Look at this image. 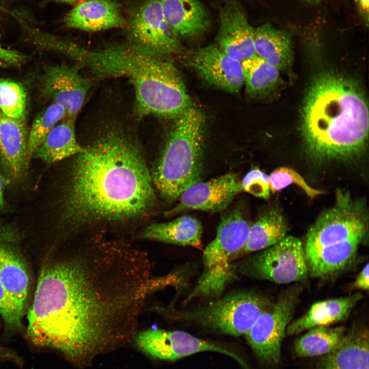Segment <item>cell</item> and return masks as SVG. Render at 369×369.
Returning <instances> with one entry per match:
<instances>
[{
    "mask_svg": "<svg viewBox=\"0 0 369 369\" xmlns=\"http://www.w3.org/2000/svg\"><path fill=\"white\" fill-rule=\"evenodd\" d=\"M368 263L359 272L352 284V288L362 291H368L369 286Z\"/></svg>",
    "mask_w": 369,
    "mask_h": 369,
    "instance_id": "d590c367",
    "label": "cell"
},
{
    "mask_svg": "<svg viewBox=\"0 0 369 369\" xmlns=\"http://www.w3.org/2000/svg\"><path fill=\"white\" fill-rule=\"evenodd\" d=\"M232 266L235 274L278 284L303 282L309 276L303 245L292 235H286L276 244L233 263Z\"/></svg>",
    "mask_w": 369,
    "mask_h": 369,
    "instance_id": "ba28073f",
    "label": "cell"
},
{
    "mask_svg": "<svg viewBox=\"0 0 369 369\" xmlns=\"http://www.w3.org/2000/svg\"><path fill=\"white\" fill-rule=\"evenodd\" d=\"M28 137L25 121L0 111V161L9 180H19L27 173Z\"/></svg>",
    "mask_w": 369,
    "mask_h": 369,
    "instance_id": "e0dca14e",
    "label": "cell"
},
{
    "mask_svg": "<svg viewBox=\"0 0 369 369\" xmlns=\"http://www.w3.org/2000/svg\"><path fill=\"white\" fill-rule=\"evenodd\" d=\"M75 119L66 117L53 127L32 156L50 164L83 152L85 147L78 143L76 137Z\"/></svg>",
    "mask_w": 369,
    "mask_h": 369,
    "instance_id": "484cf974",
    "label": "cell"
},
{
    "mask_svg": "<svg viewBox=\"0 0 369 369\" xmlns=\"http://www.w3.org/2000/svg\"><path fill=\"white\" fill-rule=\"evenodd\" d=\"M76 156L65 199L67 221L127 220L151 210L152 177L138 145L124 130L103 133Z\"/></svg>",
    "mask_w": 369,
    "mask_h": 369,
    "instance_id": "7a4b0ae2",
    "label": "cell"
},
{
    "mask_svg": "<svg viewBox=\"0 0 369 369\" xmlns=\"http://www.w3.org/2000/svg\"><path fill=\"white\" fill-rule=\"evenodd\" d=\"M65 117L66 112L64 108L61 105L55 102L37 114L33 122L28 137L29 159L48 133Z\"/></svg>",
    "mask_w": 369,
    "mask_h": 369,
    "instance_id": "f546056e",
    "label": "cell"
},
{
    "mask_svg": "<svg viewBox=\"0 0 369 369\" xmlns=\"http://www.w3.org/2000/svg\"><path fill=\"white\" fill-rule=\"evenodd\" d=\"M53 2H58V3H66V4H76L79 2H80L81 1H83L84 0H50Z\"/></svg>",
    "mask_w": 369,
    "mask_h": 369,
    "instance_id": "ab89813d",
    "label": "cell"
},
{
    "mask_svg": "<svg viewBox=\"0 0 369 369\" xmlns=\"http://www.w3.org/2000/svg\"><path fill=\"white\" fill-rule=\"evenodd\" d=\"M242 191L240 181L232 173L200 181L184 191L178 198L177 205L166 214L173 215L187 210L221 211Z\"/></svg>",
    "mask_w": 369,
    "mask_h": 369,
    "instance_id": "5bb4252c",
    "label": "cell"
},
{
    "mask_svg": "<svg viewBox=\"0 0 369 369\" xmlns=\"http://www.w3.org/2000/svg\"><path fill=\"white\" fill-rule=\"evenodd\" d=\"M367 218L365 204L348 191L338 190L334 204L325 210L309 229L304 251L364 238Z\"/></svg>",
    "mask_w": 369,
    "mask_h": 369,
    "instance_id": "9c48e42d",
    "label": "cell"
},
{
    "mask_svg": "<svg viewBox=\"0 0 369 369\" xmlns=\"http://www.w3.org/2000/svg\"><path fill=\"white\" fill-rule=\"evenodd\" d=\"M245 90L250 95L259 96L270 92L277 85L279 70L255 55L241 62Z\"/></svg>",
    "mask_w": 369,
    "mask_h": 369,
    "instance_id": "f1b7e54d",
    "label": "cell"
},
{
    "mask_svg": "<svg viewBox=\"0 0 369 369\" xmlns=\"http://www.w3.org/2000/svg\"><path fill=\"white\" fill-rule=\"evenodd\" d=\"M75 59L98 77H124L133 86L138 112L177 117L192 106L175 67L163 57L137 51L128 44L96 50L82 47Z\"/></svg>",
    "mask_w": 369,
    "mask_h": 369,
    "instance_id": "277c9868",
    "label": "cell"
},
{
    "mask_svg": "<svg viewBox=\"0 0 369 369\" xmlns=\"http://www.w3.org/2000/svg\"><path fill=\"white\" fill-rule=\"evenodd\" d=\"M367 329L356 326L345 332L338 346L324 355L318 369H369Z\"/></svg>",
    "mask_w": 369,
    "mask_h": 369,
    "instance_id": "44dd1931",
    "label": "cell"
},
{
    "mask_svg": "<svg viewBox=\"0 0 369 369\" xmlns=\"http://www.w3.org/2000/svg\"><path fill=\"white\" fill-rule=\"evenodd\" d=\"M0 359L20 363V359L15 354L7 348L0 346Z\"/></svg>",
    "mask_w": 369,
    "mask_h": 369,
    "instance_id": "74e56055",
    "label": "cell"
},
{
    "mask_svg": "<svg viewBox=\"0 0 369 369\" xmlns=\"http://www.w3.org/2000/svg\"><path fill=\"white\" fill-rule=\"evenodd\" d=\"M68 28L97 31L125 26L126 20L115 0H87L78 4L65 17Z\"/></svg>",
    "mask_w": 369,
    "mask_h": 369,
    "instance_id": "ac0fdd59",
    "label": "cell"
},
{
    "mask_svg": "<svg viewBox=\"0 0 369 369\" xmlns=\"http://www.w3.org/2000/svg\"><path fill=\"white\" fill-rule=\"evenodd\" d=\"M27 94L20 84L0 79V111L6 116L25 121Z\"/></svg>",
    "mask_w": 369,
    "mask_h": 369,
    "instance_id": "4dcf8cb0",
    "label": "cell"
},
{
    "mask_svg": "<svg viewBox=\"0 0 369 369\" xmlns=\"http://www.w3.org/2000/svg\"><path fill=\"white\" fill-rule=\"evenodd\" d=\"M301 129L311 155L323 161L360 154L368 134L364 92L355 80L331 71L318 74L306 94Z\"/></svg>",
    "mask_w": 369,
    "mask_h": 369,
    "instance_id": "3957f363",
    "label": "cell"
},
{
    "mask_svg": "<svg viewBox=\"0 0 369 369\" xmlns=\"http://www.w3.org/2000/svg\"><path fill=\"white\" fill-rule=\"evenodd\" d=\"M256 55L279 71L291 65L293 51L291 37L283 30L266 23L255 28Z\"/></svg>",
    "mask_w": 369,
    "mask_h": 369,
    "instance_id": "d4e9b609",
    "label": "cell"
},
{
    "mask_svg": "<svg viewBox=\"0 0 369 369\" xmlns=\"http://www.w3.org/2000/svg\"><path fill=\"white\" fill-rule=\"evenodd\" d=\"M126 20L127 44L132 48L161 57L179 49L178 37L167 23L159 0L141 1Z\"/></svg>",
    "mask_w": 369,
    "mask_h": 369,
    "instance_id": "30bf717a",
    "label": "cell"
},
{
    "mask_svg": "<svg viewBox=\"0 0 369 369\" xmlns=\"http://www.w3.org/2000/svg\"><path fill=\"white\" fill-rule=\"evenodd\" d=\"M80 66H49L39 78L42 94L61 105L66 111V117L76 118L91 86L90 81L80 73Z\"/></svg>",
    "mask_w": 369,
    "mask_h": 369,
    "instance_id": "4fadbf2b",
    "label": "cell"
},
{
    "mask_svg": "<svg viewBox=\"0 0 369 369\" xmlns=\"http://www.w3.org/2000/svg\"><path fill=\"white\" fill-rule=\"evenodd\" d=\"M176 118L151 175L157 190L169 201L201 181L202 172L204 115L192 105Z\"/></svg>",
    "mask_w": 369,
    "mask_h": 369,
    "instance_id": "5b68a950",
    "label": "cell"
},
{
    "mask_svg": "<svg viewBox=\"0 0 369 369\" xmlns=\"http://www.w3.org/2000/svg\"><path fill=\"white\" fill-rule=\"evenodd\" d=\"M272 304L257 293L237 292L192 309L172 311L171 315L177 319L239 336L245 335Z\"/></svg>",
    "mask_w": 369,
    "mask_h": 369,
    "instance_id": "52a82bcc",
    "label": "cell"
},
{
    "mask_svg": "<svg viewBox=\"0 0 369 369\" xmlns=\"http://www.w3.org/2000/svg\"><path fill=\"white\" fill-rule=\"evenodd\" d=\"M269 177L270 190L273 193L279 192L292 184L300 187L312 198L324 193L323 191L310 187L298 172L292 169L278 168L274 170Z\"/></svg>",
    "mask_w": 369,
    "mask_h": 369,
    "instance_id": "1f68e13d",
    "label": "cell"
},
{
    "mask_svg": "<svg viewBox=\"0 0 369 369\" xmlns=\"http://www.w3.org/2000/svg\"><path fill=\"white\" fill-rule=\"evenodd\" d=\"M362 297V294L358 292L346 297L317 301L304 315L290 323L286 334L296 335L312 328L344 321Z\"/></svg>",
    "mask_w": 369,
    "mask_h": 369,
    "instance_id": "d6986e66",
    "label": "cell"
},
{
    "mask_svg": "<svg viewBox=\"0 0 369 369\" xmlns=\"http://www.w3.org/2000/svg\"><path fill=\"white\" fill-rule=\"evenodd\" d=\"M287 231L288 226L281 212L276 209H270L250 226L247 242L236 258L276 244L287 235Z\"/></svg>",
    "mask_w": 369,
    "mask_h": 369,
    "instance_id": "4316f807",
    "label": "cell"
},
{
    "mask_svg": "<svg viewBox=\"0 0 369 369\" xmlns=\"http://www.w3.org/2000/svg\"><path fill=\"white\" fill-rule=\"evenodd\" d=\"M300 286H291L258 318L245 335L256 357L262 362L278 363L286 329L292 321Z\"/></svg>",
    "mask_w": 369,
    "mask_h": 369,
    "instance_id": "8fae6325",
    "label": "cell"
},
{
    "mask_svg": "<svg viewBox=\"0 0 369 369\" xmlns=\"http://www.w3.org/2000/svg\"><path fill=\"white\" fill-rule=\"evenodd\" d=\"M243 191L253 196L268 199L271 193L269 177L257 168L249 171L240 181Z\"/></svg>",
    "mask_w": 369,
    "mask_h": 369,
    "instance_id": "d6a6232c",
    "label": "cell"
},
{
    "mask_svg": "<svg viewBox=\"0 0 369 369\" xmlns=\"http://www.w3.org/2000/svg\"><path fill=\"white\" fill-rule=\"evenodd\" d=\"M251 225L238 209L223 217L202 255L203 271L189 299L219 296L236 275L234 258L247 242Z\"/></svg>",
    "mask_w": 369,
    "mask_h": 369,
    "instance_id": "8992f818",
    "label": "cell"
},
{
    "mask_svg": "<svg viewBox=\"0 0 369 369\" xmlns=\"http://www.w3.org/2000/svg\"><path fill=\"white\" fill-rule=\"evenodd\" d=\"M133 339L140 350L155 359L174 361L199 352L211 351L231 357L244 368L249 369L233 352L184 331L150 329L136 333Z\"/></svg>",
    "mask_w": 369,
    "mask_h": 369,
    "instance_id": "7c38bea8",
    "label": "cell"
},
{
    "mask_svg": "<svg viewBox=\"0 0 369 369\" xmlns=\"http://www.w3.org/2000/svg\"><path fill=\"white\" fill-rule=\"evenodd\" d=\"M0 281L16 314L21 319L27 299L29 278L19 257L0 243Z\"/></svg>",
    "mask_w": 369,
    "mask_h": 369,
    "instance_id": "cb8c5ba5",
    "label": "cell"
},
{
    "mask_svg": "<svg viewBox=\"0 0 369 369\" xmlns=\"http://www.w3.org/2000/svg\"><path fill=\"white\" fill-rule=\"evenodd\" d=\"M357 10L364 20L366 26H368L369 20V0H354Z\"/></svg>",
    "mask_w": 369,
    "mask_h": 369,
    "instance_id": "8d00e7d4",
    "label": "cell"
},
{
    "mask_svg": "<svg viewBox=\"0 0 369 369\" xmlns=\"http://www.w3.org/2000/svg\"><path fill=\"white\" fill-rule=\"evenodd\" d=\"M345 333L343 326H318L308 331L296 340L294 350L299 357L326 355L335 350Z\"/></svg>",
    "mask_w": 369,
    "mask_h": 369,
    "instance_id": "83f0119b",
    "label": "cell"
},
{
    "mask_svg": "<svg viewBox=\"0 0 369 369\" xmlns=\"http://www.w3.org/2000/svg\"><path fill=\"white\" fill-rule=\"evenodd\" d=\"M10 180L0 173V212L4 209V191Z\"/></svg>",
    "mask_w": 369,
    "mask_h": 369,
    "instance_id": "f35d334b",
    "label": "cell"
},
{
    "mask_svg": "<svg viewBox=\"0 0 369 369\" xmlns=\"http://www.w3.org/2000/svg\"><path fill=\"white\" fill-rule=\"evenodd\" d=\"M146 252L120 240L78 243L40 274L27 333L78 365L133 338L145 302L162 287Z\"/></svg>",
    "mask_w": 369,
    "mask_h": 369,
    "instance_id": "6da1fadb",
    "label": "cell"
},
{
    "mask_svg": "<svg viewBox=\"0 0 369 369\" xmlns=\"http://www.w3.org/2000/svg\"><path fill=\"white\" fill-rule=\"evenodd\" d=\"M26 56L20 52L3 48L0 42V64L7 66L18 65L25 61Z\"/></svg>",
    "mask_w": 369,
    "mask_h": 369,
    "instance_id": "e575fe53",
    "label": "cell"
},
{
    "mask_svg": "<svg viewBox=\"0 0 369 369\" xmlns=\"http://www.w3.org/2000/svg\"><path fill=\"white\" fill-rule=\"evenodd\" d=\"M202 228L199 220L190 215H182L171 221L148 225L141 237L151 240L181 245L200 247Z\"/></svg>",
    "mask_w": 369,
    "mask_h": 369,
    "instance_id": "603a6c76",
    "label": "cell"
},
{
    "mask_svg": "<svg viewBox=\"0 0 369 369\" xmlns=\"http://www.w3.org/2000/svg\"><path fill=\"white\" fill-rule=\"evenodd\" d=\"M303 1H305L310 3L317 4V3H319L323 1L324 0H303Z\"/></svg>",
    "mask_w": 369,
    "mask_h": 369,
    "instance_id": "60d3db41",
    "label": "cell"
},
{
    "mask_svg": "<svg viewBox=\"0 0 369 369\" xmlns=\"http://www.w3.org/2000/svg\"><path fill=\"white\" fill-rule=\"evenodd\" d=\"M190 61L203 80L216 88L236 93L244 85L241 62L230 57L217 45L197 50Z\"/></svg>",
    "mask_w": 369,
    "mask_h": 369,
    "instance_id": "9a60e30c",
    "label": "cell"
},
{
    "mask_svg": "<svg viewBox=\"0 0 369 369\" xmlns=\"http://www.w3.org/2000/svg\"><path fill=\"white\" fill-rule=\"evenodd\" d=\"M0 315L11 328H19L22 319L18 317L7 297L0 281Z\"/></svg>",
    "mask_w": 369,
    "mask_h": 369,
    "instance_id": "836d02e7",
    "label": "cell"
},
{
    "mask_svg": "<svg viewBox=\"0 0 369 369\" xmlns=\"http://www.w3.org/2000/svg\"><path fill=\"white\" fill-rule=\"evenodd\" d=\"M217 46L230 57L241 62L256 55L254 31L240 6L228 3L220 13Z\"/></svg>",
    "mask_w": 369,
    "mask_h": 369,
    "instance_id": "2e32d148",
    "label": "cell"
},
{
    "mask_svg": "<svg viewBox=\"0 0 369 369\" xmlns=\"http://www.w3.org/2000/svg\"><path fill=\"white\" fill-rule=\"evenodd\" d=\"M163 17L178 36H194L206 31L211 19L199 0H159Z\"/></svg>",
    "mask_w": 369,
    "mask_h": 369,
    "instance_id": "ffe728a7",
    "label": "cell"
},
{
    "mask_svg": "<svg viewBox=\"0 0 369 369\" xmlns=\"http://www.w3.org/2000/svg\"><path fill=\"white\" fill-rule=\"evenodd\" d=\"M362 239L304 251L309 275L325 278L344 270L355 259Z\"/></svg>",
    "mask_w": 369,
    "mask_h": 369,
    "instance_id": "7402d4cb",
    "label": "cell"
}]
</instances>
